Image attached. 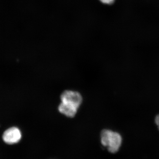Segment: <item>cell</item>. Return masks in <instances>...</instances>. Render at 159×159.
<instances>
[{"label":"cell","mask_w":159,"mask_h":159,"mask_svg":"<svg viewBox=\"0 0 159 159\" xmlns=\"http://www.w3.org/2000/svg\"><path fill=\"white\" fill-rule=\"evenodd\" d=\"M61 102L67 105L79 108L82 103L83 98L81 94L77 91L66 90L60 96Z\"/></svg>","instance_id":"obj_2"},{"label":"cell","mask_w":159,"mask_h":159,"mask_svg":"<svg viewBox=\"0 0 159 159\" xmlns=\"http://www.w3.org/2000/svg\"><path fill=\"white\" fill-rule=\"evenodd\" d=\"M99 1L103 4H107V5L113 4L115 2V0H99Z\"/></svg>","instance_id":"obj_5"},{"label":"cell","mask_w":159,"mask_h":159,"mask_svg":"<svg viewBox=\"0 0 159 159\" xmlns=\"http://www.w3.org/2000/svg\"><path fill=\"white\" fill-rule=\"evenodd\" d=\"M22 134L20 130L16 127H12L5 131L3 134V141L6 144L13 145L20 141Z\"/></svg>","instance_id":"obj_3"},{"label":"cell","mask_w":159,"mask_h":159,"mask_svg":"<svg viewBox=\"0 0 159 159\" xmlns=\"http://www.w3.org/2000/svg\"><path fill=\"white\" fill-rule=\"evenodd\" d=\"M100 139L102 145L111 153L117 152L122 144L121 135L116 132L110 129H103L101 131Z\"/></svg>","instance_id":"obj_1"},{"label":"cell","mask_w":159,"mask_h":159,"mask_svg":"<svg viewBox=\"0 0 159 159\" xmlns=\"http://www.w3.org/2000/svg\"><path fill=\"white\" fill-rule=\"evenodd\" d=\"M155 122L159 129V115L157 116L156 117Z\"/></svg>","instance_id":"obj_6"},{"label":"cell","mask_w":159,"mask_h":159,"mask_svg":"<svg viewBox=\"0 0 159 159\" xmlns=\"http://www.w3.org/2000/svg\"><path fill=\"white\" fill-rule=\"evenodd\" d=\"M78 109L70 106L65 103L61 102L58 107L59 112L66 116L69 118H73L77 113Z\"/></svg>","instance_id":"obj_4"}]
</instances>
